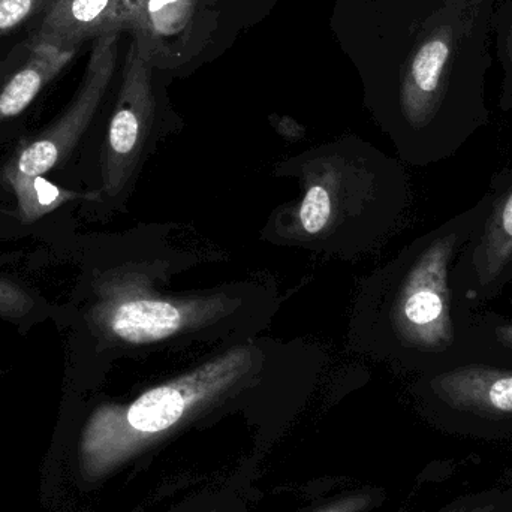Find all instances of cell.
I'll list each match as a JSON object with an SVG mask.
<instances>
[{
    "label": "cell",
    "instance_id": "cell-2",
    "mask_svg": "<svg viewBox=\"0 0 512 512\" xmlns=\"http://www.w3.org/2000/svg\"><path fill=\"white\" fill-rule=\"evenodd\" d=\"M489 192L474 206L418 240L399 265L391 298L394 346L424 372L477 360L472 318L454 297V265L489 209Z\"/></svg>",
    "mask_w": 512,
    "mask_h": 512
},
{
    "label": "cell",
    "instance_id": "cell-6",
    "mask_svg": "<svg viewBox=\"0 0 512 512\" xmlns=\"http://www.w3.org/2000/svg\"><path fill=\"white\" fill-rule=\"evenodd\" d=\"M429 400L462 420L512 423V364L475 360L426 373Z\"/></svg>",
    "mask_w": 512,
    "mask_h": 512
},
{
    "label": "cell",
    "instance_id": "cell-3",
    "mask_svg": "<svg viewBox=\"0 0 512 512\" xmlns=\"http://www.w3.org/2000/svg\"><path fill=\"white\" fill-rule=\"evenodd\" d=\"M242 369L243 358L230 355L185 378L152 388L129 405L96 409L78 448L84 477L98 480L150 450L224 394Z\"/></svg>",
    "mask_w": 512,
    "mask_h": 512
},
{
    "label": "cell",
    "instance_id": "cell-15",
    "mask_svg": "<svg viewBox=\"0 0 512 512\" xmlns=\"http://www.w3.org/2000/svg\"><path fill=\"white\" fill-rule=\"evenodd\" d=\"M331 215L330 195L322 186H313L301 204L300 221L309 234L321 233Z\"/></svg>",
    "mask_w": 512,
    "mask_h": 512
},
{
    "label": "cell",
    "instance_id": "cell-13",
    "mask_svg": "<svg viewBox=\"0 0 512 512\" xmlns=\"http://www.w3.org/2000/svg\"><path fill=\"white\" fill-rule=\"evenodd\" d=\"M472 337L477 360L512 364V318L484 309L474 313Z\"/></svg>",
    "mask_w": 512,
    "mask_h": 512
},
{
    "label": "cell",
    "instance_id": "cell-7",
    "mask_svg": "<svg viewBox=\"0 0 512 512\" xmlns=\"http://www.w3.org/2000/svg\"><path fill=\"white\" fill-rule=\"evenodd\" d=\"M129 0H45L35 45L74 50L87 39L128 30Z\"/></svg>",
    "mask_w": 512,
    "mask_h": 512
},
{
    "label": "cell",
    "instance_id": "cell-18",
    "mask_svg": "<svg viewBox=\"0 0 512 512\" xmlns=\"http://www.w3.org/2000/svg\"><path fill=\"white\" fill-rule=\"evenodd\" d=\"M372 502L373 498L369 493H351V495L327 502V504L309 512H364L369 510Z\"/></svg>",
    "mask_w": 512,
    "mask_h": 512
},
{
    "label": "cell",
    "instance_id": "cell-8",
    "mask_svg": "<svg viewBox=\"0 0 512 512\" xmlns=\"http://www.w3.org/2000/svg\"><path fill=\"white\" fill-rule=\"evenodd\" d=\"M201 0H146L129 29L150 65H176L195 47Z\"/></svg>",
    "mask_w": 512,
    "mask_h": 512
},
{
    "label": "cell",
    "instance_id": "cell-17",
    "mask_svg": "<svg viewBox=\"0 0 512 512\" xmlns=\"http://www.w3.org/2000/svg\"><path fill=\"white\" fill-rule=\"evenodd\" d=\"M33 306L35 301L24 289L9 280L0 279V316L23 318Z\"/></svg>",
    "mask_w": 512,
    "mask_h": 512
},
{
    "label": "cell",
    "instance_id": "cell-5",
    "mask_svg": "<svg viewBox=\"0 0 512 512\" xmlns=\"http://www.w3.org/2000/svg\"><path fill=\"white\" fill-rule=\"evenodd\" d=\"M119 35L120 32H113L95 39L77 95L56 122L18 150L6 167L5 176H44L68 158L116 71Z\"/></svg>",
    "mask_w": 512,
    "mask_h": 512
},
{
    "label": "cell",
    "instance_id": "cell-21",
    "mask_svg": "<svg viewBox=\"0 0 512 512\" xmlns=\"http://www.w3.org/2000/svg\"><path fill=\"white\" fill-rule=\"evenodd\" d=\"M510 304H511V307H512V292H511V295H510Z\"/></svg>",
    "mask_w": 512,
    "mask_h": 512
},
{
    "label": "cell",
    "instance_id": "cell-11",
    "mask_svg": "<svg viewBox=\"0 0 512 512\" xmlns=\"http://www.w3.org/2000/svg\"><path fill=\"white\" fill-rule=\"evenodd\" d=\"M74 50L33 44L32 54L0 90V123L23 113L42 89L71 62Z\"/></svg>",
    "mask_w": 512,
    "mask_h": 512
},
{
    "label": "cell",
    "instance_id": "cell-10",
    "mask_svg": "<svg viewBox=\"0 0 512 512\" xmlns=\"http://www.w3.org/2000/svg\"><path fill=\"white\" fill-rule=\"evenodd\" d=\"M98 318L104 319L105 327L111 334L128 343L165 339L179 330L182 324V313L176 306L144 298H108Z\"/></svg>",
    "mask_w": 512,
    "mask_h": 512
},
{
    "label": "cell",
    "instance_id": "cell-19",
    "mask_svg": "<svg viewBox=\"0 0 512 512\" xmlns=\"http://www.w3.org/2000/svg\"><path fill=\"white\" fill-rule=\"evenodd\" d=\"M495 511V507L492 504H481L475 505V507H462V508H454V510L448 512H493Z\"/></svg>",
    "mask_w": 512,
    "mask_h": 512
},
{
    "label": "cell",
    "instance_id": "cell-14",
    "mask_svg": "<svg viewBox=\"0 0 512 512\" xmlns=\"http://www.w3.org/2000/svg\"><path fill=\"white\" fill-rule=\"evenodd\" d=\"M493 45L501 68L499 108L512 110V0H498L493 14Z\"/></svg>",
    "mask_w": 512,
    "mask_h": 512
},
{
    "label": "cell",
    "instance_id": "cell-12",
    "mask_svg": "<svg viewBox=\"0 0 512 512\" xmlns=\"http://www.w3.org/2000/svg\"><path fill=\"white\" fill-rule=\"evenodd\" d=\"M5 180L17 197L18 210L24 222L38 221L63 204L84 198L77 192L53 185L44 176H5Z\"/></svg>",
    "mask_w": 512,
    "mask_h": 512
},
{
    "label": "cell",
    "instance_id": "cell-16",
    "mask_svg": "<svg viewBox=\"0 0 512 512\" xmlns=\"http://www.w3.org/2000/svg\"><path fill=\"white\" fill-rule=\"evenodd\" d=\"M45 0H0V38L41 14Z\"/></svg>",
    "mask_w": 512,
    "mask_h": 512
},
{
    "label": "cell",
    "instance_id": "cell-1",
    "mask_svg": "<svg viewBox=\"0 0 512 512\" xmlns=\"http://www.w3.org/2000/svg\"><path fill=\"white\" fill-rule=\"evenodd\" d=\"M496 3L433 0L400 78L397 105L411 161H447L489 125L486 83Z\"/></svg>",
    "mask_w": 512,
    "mask_h": 512
},
{
    "label": "cell",
    "instance_id": "cell-4",
    "mask_svg": "<svg viewBox=\"0 0 512 512\" xmlns=\"http://www.w3.org/2000/svg\"><path fill=\"white\" fill-rule=\"evenodd\" d=\"M487 192L486 216L454 265V297L468 316L512 285V162L493 176Z\"/></svg>",
    "mask_w": 512,
    "mask_h": 512
},
{
    "label": "cell",
    "instance_id": "cell-9",
    "mask_svg": "<svg viewBox=\"0 0 512 512\" xmlns=\"http://www.w3.org/2000/svg\"><path fill=\"white\" fill-rule=\"evenodd\" d=\"M152 65L144 59L137 41L132 39L123 69L119 104L108 131V185H114L117 171L140 141L143 119L152 104L150 89Z\"/></svg>",
    "mask_w": 512,
    "mask_h": 512
},
{
    "label": "cell",
    "instance_id": "cell-20",
    "mask_svg": "<svg viewBox=\"0 0 512 512\" xmlns=\"http://www.w3.org/2000/svg\"><path fill=\"white\" fill-rule=\"evenodd\" d=\"M144 2H146V0H129V8H131V20H129V24H131L132 18L135 17V14H137L138 9L141 8Z\"/></svg>",
    "mask_w": 512,
    "mask_h": 512
}]
</instances>
